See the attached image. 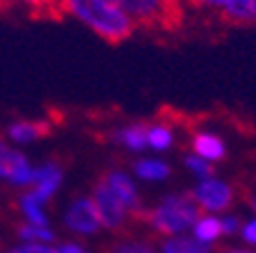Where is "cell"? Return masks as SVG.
<instances>
[{"label": "cell", "mask_w": 256, "mask_h": 253, "mask_svg": "<svg viewBox=\"0 0 256 253\" xmlns=\"http://www.w3.org/2000/svg\"><path fill=\"white\" fill-rule=\"evenodd\" d=\"M62 16H74L108 43H122L133 37L135 23L112 0H60Z\"/></svg>", "instance_id": "6da1fadb"}, {"label": "cell", "mask_w": 256, "mask_h": 253, "mask_svg": "<svg viewBox=\"0 0 256 253\" xmlns=\"http://www.w3.org/2000/svg\"><path fill=\"white\" fill-rule=\"evenodd\" d=\"M199 210L192 194H172L146 212V222L160 235H176L197 224Z\"/></svg>", "instance_id": "7a4b0ae2"}, {"label": "cell", "mask_w": 256, "mask_h": 253, "mask_svg": "<svg viewBox=\"0 0 256 253\" xmlns=\"http://www.w3.org/2000/svg\"><path fill=\"white\" fill-rule=\"evenodd\" d=\"M135 25L146 30H174L181 23V0H112Z\"/></svg>", "instance_id": "3957f363"}, {"label": "cell", "mask_w": 256, "mask_h": 253, "mask_svg": "<svg viewBox=\"0 0 256 253\" xmlns=\"http://www.w3.org/2000/svg\"><path fill=\"white\" fill-rule=\"evenodd\" d=\"M94 206H96V212H98V219H101V226L110 228V231H119V228L126 224V208L124 203L117 199V196L110 192L106 183H98L94 190Z\"/></svg>", "instance_id": "277c9868"}, {"label": "cell", "mask_w": 256, "mask_h": 253, "mask_svg": "<svg viewBox=\"0 0 256 253\" xmlns=\"http://www.w3.org/2000/svg\"><path fill=\"white\" fill-rule=\"evenodd\" d=\"M192 196L197 201V206L208 212H222L234 203V190L218 178L202 180Z\"/></svg>", "instance_id": "5b68a950"}, {"label": "cell", "mask_w": 256, "mask_h": 253, "mask_svg": "<svg viewBox=\"0 0 256 253\" xmlns=\"http://www.w3.org/2000/svg\"><path fill=\"white\" fill-rule=\"evenodd\" d=\"M66 226L74 233H80V235H92L101 228V219H98V212H96V206L92 199H80L76 201L74 206L69 208L66 217H64Z\"/></svg>", "instance_id": "8992f818"}, {"label": "cell", "mask_w": 256, "mask_h": 253, "mask_svg": "<svg viewBox=\"0 0 256 253\" xmlns=\"http://www.w3.org/2000/svg\"><path fill=\"white\" fill-rule=\"evenodd\" d=\"M0 176H5L14 185H30L34 183V169L28 164V160L16 151L7 148L0 155Z\"/></svg>", "instance_id": "52a82bcc"}, {"label": "cell", "mask_w": 256, "mask_h": 253, "mask_svg": "<svg viewBox=\"0 0 256 253\" xmlns=\"http://www.w3.org/2000/svg\"><path fill=\"white\" fill-rule=\"evenodd\" d=\"M103 183L110 187L112 194L122 201L126 210L135 212V215H140V212H142V203H140L138 190H135L133 180L128 178L126 174H122V171H110V174L103 178Z\"/></svg>", "instance_id": "ba28073f"}, {"label": "cell", "mask_w": 256, "mask_h": 253, "mask_svg": "<svg viewBox=\"0 0 256 253\" xmlns=\"http://www.w3.org/2000/svg\"><path fill=\"white\" fill-rule=\"evenodd\" d=\"M60 178H62V171L58 169V164L48 162L42 169H34V190L28 192L32 201H37L39 206L46 203L50 196L55 194V190L60 187Z\"/></svg>", "instance_id": "9c48e42d"}, {"label": "cell", "mask_w": 256, "mask_h": 253, "mask_svg": "<svg viewBox=\"0 0 256 253\" xmlns=\"http://www.w3.org/2000/svg\"><path fill=\"white\" fill-rule=\"evenodd\" d=\"M192 151L197 153V158L206 160V162H215V160L224 158V144L218 135L210 132H197L192 137Z\"/></svg>", "instance_id": "30bf717a"}, {"label": "cell", "mask_w": 256, "mask_h": 253, "mask_svg": "<svg viewBox=\"0 0 256 253\" xmlns=\"http://www.w3.org/2000/svg\"><path fill=\"white\" fill-rule=\"evenodd\" d=\"M224 23L231 25H250L256 23V0H236L222 16Z\"/></svg>", "instance_id": "8fae6325"}, {"label": "cell", "mask_w": 256, "mask_h": 253, "mask_svg": "<svg viewBox=\"0 0 256 253\" xmlns=\"http://www.w3.org/2000/svg\"><path fill=\"white\" fill-rule=\"evenodd\" d=\"M114 139L130 151H142L149 146V128L144 123H133V126H126L124 130L114 132Z\"/></svg>", "instance_id": "7c38bea8"}, {"label": "cell", "mask_w": 256, "mask_h": 253, "mask_svg": "<svg viewBox=\"0 0 256 253\" xmlns=\"http://www.w3.org/2000/svg\"><path fill=\"white\" fill-rule=\"evenodd\" d=\"M48 130H50V126L42 121H18V123H12L7 135L14 142L23 144V142H32L37 137H44V135H48Z\"/></svg>", "instance_id": "4fadbf2b"}, {"label": "cell", "mask_w": 256, "mask_h": 253, "mask_svg": "<svg viewBox=\"0 0 256 253\" xmlns=\"http://www.w3.org/2000/svg\"><path fill=\"white\" fill-rule=\"evenodd\" d=\"M18 5H23L32 16L37 18H62V11H60V0H14Z\"/></svg>", "instance_id": "5bb4252c"}, {"label": "cell", "mask_w": 256, "mask_h": 253, "mask_svg": "<svg viewBox=\"0 0 256 253\" xmlns=\"http://www.w3.org/2000/svg\"><path fill=\"white\" fill-rule=\"evenodd\" d=\"M162 253H208V244L194 238H170L162 242Z\"/></svg>", "instance_id": "9a60e30c"}, {"label": "cell", "mask_w": 256, "mask_h": 253, "mask_svg": "<svg viewBox=\"0 0 256 253\" xmlns=\"http://www.w3.org/2000/svg\"><path fill=\"white\" fill-rule=\"evenodd\" d=\"M222 235V222L215 217H199L194 224V240L204 244H210Z\"/></svg>", "instance_id": "2e32d148"}, {"label": "cell", "mask_w": 256, "mask_h": 253, "mask_svg": "<svg viewBox=\"0 0 256 253\" xmlns=\"http://www.w3.org/2000/svg\"><path fill=\"white\" fill-rule=\"evenodd\" d=\"M135 174L142 180H162L170 176V167L160 160H140L135 164Z\"/></svg>", "instance_id": "e0dca14e"}, {"label": "cell", "mask_w": 256, "mask_h": 253, "mask_svg": "<svg viewBox=\"0 0 256 253\" xmlns=\"http://www.w3.org/2000/svg\"><path fill=\"white\" fill-rule=\"evenodd\" d=\"M18 235L28 242H39V244H46L53 240V233L48 226H34V224H23L18 226Z\"/></svg>", "instance_id": "ac0fdd59"}, {"label": "cell", "mask_w": 256, "mask_h": 253, "mask_svg": "<svg viewBox=\"0 0 256 253\" xmlns=\"http://www.w3.org/2000/svg\"><path fill=\"white\" fill-rule=\"evenodd\" d=\"M181 2L194 7V9H199V11H213V14H218L220 18H222L224 11L229 9L236 0H181Z\"/></svg>", "instance_id": "d6986e66"}, {"label": "cell", "mask_w": 256, "mask_h": 253, "mask_svg": "<svg viewBox=\"0 0 256 253\" xmlns=\"http://www.w3.org/2000/svg\"><path fill=\"white\" fill-rule=\"evenodd\" d=\"M174 137H172V130L167 126H154L149 128V146L156 151H167L172 146Z\"/></svg>", "instance_id": "ffe728a7"}, {"label": "cell", "mask_w": 256, "mask_h": 253, "mask_svg": "<svg viewBox=\"0 0 256 253\" xmlns=\"http://www.w3.org/2000/svg\"><path fill=\"white\" fill-rule=\"evenodd\" d=\"M21 210H23V215L30 219V224H34V226H46V224H48V219H46V215H44L42 206H39L37 201H32L30 194H26L21 199Z\"/></svg>", "instance_id": "44dd1931"}, {"label": "cell", "mask_w": 256, "mask_h": 253, "mask_svg": "<svg viewBox=\"0 0 256 253\" xmlns=\"http://www.w3.org/2000/svg\"><path fill=\"white\" fill-rule=\"evenodd\" d=\"M186 164L194 171V174L199 176L202 180H208V178H213V167L206 162V160L197 158V155H188L186 158Z\"/></svg>", "instance_id": "7402d4cb"}, {"label": "cell", "mask_w": 256, "mask_h": 253, "mask_svg": "<svg viewBox=\"0 0 256 253\" xmlns=\"http://www.w3.org/2000/svg\"><path fill=\"white\" fill-rule=\"evenodd\" d=\"M112 253H156L149 244H142V242H126V244H119V247L112 249Z\"/></svg>", "instance_id": "603a6c76"}, {"label": "cell", "mask_w": 256, "mask_h": 253, "mask_svg": "<svg viewBox=\"0 0 256 253\" xmlns=\"http://www.w3.org/2000/svg\"><path fill=\"white\" fill-rule=\"evenodd\" d=\"M10 253H58V249H50L48 244H39V242H28L18 249H12Z\"/></svg>", "instance_id": "cb8c5ba5"}, {"label": "cell", "mask_w": 256, "mask_h": 253, "mask_svg": "<svg viewBox=\"0 0 256 253\" xmlns=\"http://www.w3.org/2000/svg\"><path fill=\"white\" fill-rule=\"evenodd\" d=\"M240 224L236 217H224L222 219V233H226V235H234V233H238Z\"/></svg>", "instance_id": "d4e9b609"}, {"label": "cell", "mask_w": 256, "mask_h": 253, "mask_svg": "<svg viewBox=\"0 0 256 253\" xmlns=\"http://www.w3.org/2000/svg\"><path fill=\"white\" fill-rule=\"evenodd\" d=\"M242 238H245L250 244H256V219H254V222H250L245 228H242Z\"/></svg>", "instance_id": "484cf974"}, {"label": "cell", "mask_w": 256, "mask_h": 253, "mask_svg": "<svg viewBox=\"0 0 256 253\" xmlns=\"http://www.w3.org/2000/svg\"><path fill=\"white\" fill-rule=\"evenodd\" d=\"M58 253H87V251L82 247H78V244H62L58 249Z\"/></svg>", "instance_id": "4316f807"}, {"label": "cell", "mask_w": 256, "mask_h": 253, "mask_svg": "<svg viewBox=\"0 0 256 253\" xmlns=\"http://www.w3.org/2000/svg\"><path fill=\"white\" fill-rule=\"evenodd\" d=\"M250 206H252V210L256 212V196H252V199H250Z\"/></svg>", "instance_id": "83f0119b"}, {"label": "cell", "mask_w": 256, "mask_h": 253, "mask_svg": "<svg viewBox=\"0 0 256 253\" xmlns=\"http://www.w3.org/2000/svg\"><path fill=\"white\" fill-rule=\"evenodd\" d=\"M231 253H247V251H231Z\"/></svg>", "instance_id": "f1b7e54d"}]
</instances>
